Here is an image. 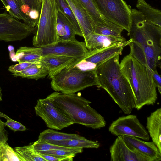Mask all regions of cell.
Wrapping results in <instances>:
<instances>
[{
	"mask_svg": "<svg viewBox=\"0 0 161 161\" xmlns=\"http://www.w3.org/2000/svg\"><path fill=\"white\" fill-rule=\"evenodd\" d=\"M128 35L130 54L152 71L161 67V27L147 20L137 10L131 9L130 25Z\"/></svg>",
	"mask_w": 161,
	"mask_h": 161,
	"instance_id": "1",
	"label": "cell"
},
{
	"mask_svg": "<svg viewBox=\"0 0 161 161\" xmlns=\"http://www.w3.org/2000/svg\"><path fill=\"white\" fill-rule=\"evenodd\" d=\"M119 56L116 55L97 64L96 73L99 86L107 91L125 114H129L135 108L134 97L121 70Z\"/></svg>",
	"mask_w": 161,
	"mask_h": 161,
	"instance_id": "2",
	"label": "cell"
},
{
	"mask_svg": "<svg viewBox=\"0 0 161 161\" xmlns=\"http://www.w3.org/2000/svg\"><path fill=\"white\" fill-rule=\"evenodd\" d=\"M120 65L133 91L135 108L139 110L145 105H154L157 99V86L150 69L130 54L124 57Z\"/></svg>",
	"mask_w": 161,
	"mask_h": 161,
	"instance_id": "3",
	"label": "cell"
},
{
	"mask_svg": "<svg viewBox=\"0 0 161 161\" xmlns=\"http://www.w3.org/2000/svg\"><path fill=\"white\" fill-rule=\"evenodd\" d=\"M47 98L68 116L74 124L93 129H100L106 125L104 117L90 106L91 102L79 95L55 92Z\"/></svg>",
	"mask_w": 161,
	"mask_h": 161,
	"instance_id": "4",
	"label": "cell"
},
{
	"mask_svg": "<svg viewBox=\"0 0 161 161\" xmlns=\"http://www.w3.org/2000/svg\"><path fill=\"white\" fill-rule=\"evenodd\" d=\"M50 78L52 89L66 94L75 93L90 86H99L96 70L85 71L69 64Z\"/></svg>",
	"mask_w": 161,
	"mask_h": 161,
	"instance_id": "5",
	"label": "cell"
},
{
	"mask_svg": "<svg viewBox=\"0 0 161 161\" xmlns=\"http://www.w3.org/2000/svg\"><path fill=\"white\" fill-rule=\"evenodd\" d=\"M58 8L56 0H42L37 29L33 38L35 47L53 44L59 40L56 25Z\"/></svg>",
	"mask_w": 161,
	"mask_h": 161,
	"instance_id": "6",
	"label": "cell"
},
{
	"mask_svg": "<svg viewBox=\"0 0 161 161\" xmlns=\"http://www.w3.org/2000/svg\"><path fill=\"white\" fill-rule=\"evenodd\" d=\"M100 14L109 21L123 27L128 33L131 9L124 0H93Z\"/></svg>",
	"mask_w": 161,
	"mask_h": 161,
	"instance_id": "7",
	"label": "cell"
},
{
	"mask_svg": "<svg viewBox=\"0 0 161 161\" xmlns=\"http://www.w3.org/2000/svg\"><path fill=\"white\" fill-rule=\"evenodd\" d=\"M34 108L36 115L40 117L49 128L60 130L74 124L68 116L47 97L38 99Z\"/></svg>",
	"mask_w": 161,
	"mask_h": 161,
	"instance_id": "8",
	"label": "cell"
},
{
	"mask_svg": "<svg viewBox=\"0 0 161 161\" xmlns=\"http://www.w3.org/2000/svg\"><path fill=\"white\" fill-rule=\"evenodd\" d=\"M35 29L9 14L0 13V40L5 42L21 41L32 33Z\"/></svg>",
	"mask_w": 161,
	"mask_h": 161,
	"instance_id": "9",
	"label": "cell"
},
{
	"mask_svg": "<svg viewBox=\"0 0 161 161\" xmlns=\"http://www.w3.org/2000/svg\"><path fill=\"white\" fill-rule=\"evenodd\" d=\"M108 131L113 135L117 136H132L146 141L150 139L148 131L137 117L133 114L119 117L112 123Z\"/></svg>",
	"mask_w": 161,
	"mask_h": 161,
	"instance_id": "10",
	"label": "cell"
},
{
	"mask_svg": "<svg viewBox=\"0 0 161 161\" xmlns=\"http://www.w3.org/2000/svg\"><path fill=\"white\" fill-rule=\"evenodd\" d=\"M39 47L42 56L54 55L78 58L85 55L89 52L85 42H80L76 39L59 40L53 44Z\"/></svg>",
	"mask_w": 161,
	"mask_h": 161,
	"instance_id": "11",
	"label": "cell"
},
{
	"mask_svg": "<svg viewBox=\"0 0 161 161\" xmlns=\"http://www.w3.org/2000/svg\"><path fill=\"white\" fill-rule=\"evenodd\" d=\"M120 136L130 149L146 158L148 161L161 160V152L153 141L147 142L132 136Z\"/></svg>",
	"mask_w": 161,
	"mask_h": 161,
	"instance_id": "12",
	"label": "cell"
},
{
	"mask_svg": "<svg viewBox=\"0 0 161 161\" xmlns=\"http://www.w3.org/2000/svg\"><path fill=\"white\" fill-rule=\"evenodd\" d=\"M111 161H148L145 157L130 149L120 136L110 146Z\"/></svg>",
	"mask_w": 161,
	"mask_h": 161,
	"instance_id": "13",
	"label": "cell"
},
{
	"mask_svg": "<svg viewBox=\"0 0 161 161\" xmlns=\"http://www.w3.org/2000/svg\"><path fill=\"white\" fill-rule=\"evenodd\" d=\"M130 38L123 42L101 49L89 51L83 56L86 61L97 64L105 61L114 55H121L124 48L132 41Z\"/></svg>",
	"mask_w": 161,
	"mask_h": 161,
	"instance_id": "14",
	"label": "cell"
},
{
	"mask_svg": "<svg viewBox=\"0 0 161 161\" xmlns=\"http://www.w3.org/2000/svg\"><path fill=\"white\" fill-rule=\"evenodd\" d=\"M68 3L80 26L85 39L94 32L92 21L87 11L77 0H65Z\"/></svg>",
	"mask_w": 161,
	"mask_h": 161,
	"instance_id": "15",
	"label": "cell"
},
{
	"mask_svg": "<svg viewBox=\"0 0 161 161\" xmlns=\"http://www.w3.org/2000/svg\"><path fill=\"white\" fill-rule=\"evenodd\" d=\"M84 40L89 51L101 49L126 41L122 36L103 35L94 32L91 34Z\"/></svg>",
	"mask_w": 161,
	"mask_h": 161,
	"instance_id": "16",
	"label": "cell"
},
{
	"mask_svg": "<svg viewBox=\"0 0 161 161\" xmlns=\"http://www.w3.org/2000/svg\"><path fill=\"white\" fill-rule=\"evenodd\" d=\"M146 127L152 141L161 152V108L152 112L147 118Z\"/></svg>",
	"mask_w": 161,
	"mask_h": 161,
	"instance_id": "17",
	"label": "cell"
},
{
	"mask_svg": "<svg viewBox=\"0 0 161 161\" xmlns=\"http://www.w3.org/2000/svg\"><path fill=\"white\" fill-rule=\"evenodd\" d=\"M4 6L6 11L13 17L21 20L23 22L31 27L36 26L26 14L22 0H0Z\"/></svg>",
	"mask_w": 161,
	"mask_h": 161,
	"instance_id": "18",
	"label": "cell"
},
{
	"mask_svg": "<svg viewBox=\"0 0 161 161\" xmlns=\"http://www.w3.org/2000/svg\"><path fill=\"white\" fill-rule=\"evenodd\" d=\"M77 58L62 55H49L42 56L41 60L47 66L49 71L48 76L50 78L55 73L68 65Z\"/></svg>",
	"mask_w": 161,
	"mask_h": 161,
	"instance_id": "19",
	"label": "cell"
},
{
	"mask_svg": "<svg viewBox=\"0 0 161 161\" xmlns=\"http://www.w3.org/2000/svg\"><path fill=\"white\" fill-rule=\"evenodd\" d=\"M15 54L10 53V58L14 62L19 63L25 62H34L40 60L42 57L40 55V47H20Z\"/></svg>",
	"mask_w": 161,
	"mask_h": 161,
	"instance_id": "20",
	"label": "cell"
},
{
	"mask_svg": "<svg viewBox=\"0 0 161 161\" xmlns=\"http://www.w3.org/2000/svg\"><path fill=\"white\" fill-rule=\"evenodd\" d=\"M49 74L48 69L41 60L36 61L31 65L21 72L12 73L14 77L37 80L45 77Z\"/></svg>",
	"mask_w": 161,
	"mask_h": 161,
	"instance_id": "21",
	"label": "cell"
},
{
	"mask_svg": "<svg viewBox=\"0 0 161 161\" xmlns=\"http://www.w3.org/2000/svg\"><path fill=\"white\" fill-rule=\"evenodd\" d=\"M138 10L147 21L161 27V12L147 3L145 0H137Z\"/></svg>",
	"mask_w": 161,
	"mask_h": 161,
	"instance_id": "22",
	"label": "cell"
},
{
	"mask_svg": "<svg viewBox=\"0 0 161 161\" xmlns=\"http://www.w3.org/2000/svg\"><path fill=\"white\" fill-rule=\"evenodd\" d=\"M47 142L57 145L70 147L98 148L100 144L95 141L88 140L84 137L69 139L60 141H50Z\"/></svg>",
	"mask_w": 161,
	"mask_h": 161,
	"instance_id": "23",
	"label": "cell"
},
{
	"mask_svg": "<svg viewBox=\"0 0 161 161\" xmlns=\"http://www.w3.org/2000/svg\"><path fill=\"white\" fill-rule=\"evenodd\" d=\"M58 11L65 17L72 25L76 35L83 37L79 24L70 7L65 0H56Z\"/></svg>",
	"mask_w": 161,
	"mask_h": 161,
	"instance_id": "24",
	"label": "cell"
},
{
	"mask_svg": "<svg viewBox=\"0 0 161 161\" xmlns=\"http://www.w3.org/2000/svg\"><path fill=\"white\" fill-rule=\"evenodd\" d=\"M83 137L76 134L67 133L47 129L40 133L37 140L43 142L60 141L63 140L82 138Z\"/></svg>",
	"mask_w": 161,
	"mask_h": 161,
	"instance_id": "25",
	"label": "cell"
},
{
	"mask_svg": "<svg viewBox=\"0 0 161 161\" xmlns=\"http://www.w3.org/2000/svg\"><path fill=\"white\" fill-rule=\"evenodd\" d=\"M85 8L94 25L109 24L111 22L103 16L98 11L93 0H77Z\"/></svg>",
	"mask_w": 161,
	"mask_h": 161,
	"instance_id": "26",
	"label": "cell"
},
{
	"mask_svg": "<svg viewBox=\"0 0 161 161\" xmlns=\"http://www.w3.org/2000/svg\"><path fill=\"white\" fill-rule=\"evenodd\" d=\"M94 32L105 36L121 37L124 29L121 26L111 22L108 24H101L93 26Z\"/></svg>",
	"mask_w": 161,
	"mask_h": 161,
	"instance_id": "27",
	"label": "cell"
},
{
	"mask_svg": "<svg viewBox=\"0 0 161 161\" xmlns=\"http://www.w3.org/2000/svg\"><path fill=\"white\" fill-rule=\"evenodd\" d=\"M14 149L24 161H46L34 149L33 144L17 147Z\"/></svg>",
	"mask_w": 161,
	"mask_h": 161,
	"instance_id": "28",
	"label": "cell"
},
{
	"mask_svg": "<svg viewBox=\"0 0 161 161\" xmlns=\"http://www.w3.org/2000/svg\"><path fill=\"white\" fill-rule=\"evenodd\" d=\"M24 161L22 157L6 142L0 144V161Z\"/></svg>",
	"mask_w": 161,
	"mask_h": 161,
	"instance_id": "29",
	"label": "cell"
},
{
	"mask_svg": "<svg viewBox=\"0 0 161 161\" xmlns=\"http://www.w3.org/2000/svg\"><path fill=\"white\" fill-rule=\"evenodd\" d=\"M32 144L34 149L37 152L57 149L75 151L79 153L83 151V148L66 147L38 140Z\"/></svg>",
	"mask_w": 161,
	"mask_h": 161,
	"instance_id": "30",
	"label": "cell"
},
{
	"mask_svg": "<svg viewBox=\"0 0 161 161\" xmlns=\"http://www.w3.org/2000/svg\"><path fill=\"white\" fill-rule=\"evenodd\" d=\"M57 19L63 24L66 34L64 40H74L76 39V34L72 25L64 15L58 11Z\"/></svg>",
	"mask_w": 161,
	"mask_h": 161,
	"instance_id": "31",
	"label": "cell"
},
{
	"mask_svg": "<svg viewBox=\"0 0 161 161\" xmlns=\"http://www.w3.org/2000/svg\"><path fill=\"white\" fill-rule=\"evenodd\" d=\"M4 118L6 120L3 122L5 126H7L11 130L14 131H25L27 130L26 127L20 123L12 119L6 115L0 112V118Z\"/></svg>",
	"mask_w": 161,
	"mask_h": 161,
	"instance_id": "32",
	"label": "cell"
},
{
	"mask_svg": "<svg viewBox=\"0 0 161 161\" xmlns=\"http://www.w3.org/2000/svg\"><path fill=\"white\" fill-rule=\"evenodd\" d=\"M37 152L41 153L66 156L73 158L76 154L79 153L76 151L63 149L53 150Z\"/></svg>",
	"mask_w": 161,
	"mask_h": 161,
	"instance_id": "33",
	"label": "cell"
},
{
	"mask_svg": "<svg viewBox=\"0 0 161 161\" xmlns=\"http://www.w3.org/2000/svg\"><path fill=\"white\" fill-rule=\"evenodd\" d=\"M25 8V13L28 16L29 11L35 9L40 12L41 2L39 0H22Z\"/></svg>",
	"mask_w": 161,
	"mask_h": 161,
	"instance_id": "34",
	"label": "cell"
},
{
	"mask_svg": "<svg viewBox=\"0 0 161 161\" xmlns=\"http://www.w3.org/2000/svg\"><path fill=\"white\" fill-rule=\"evenodd\" d=\"M36 61L23 62L12 65L9 67L8 70L12 73L21 72L29 67Z\"/></svg>",
	"mask_w": 161,
	"mask_h": 161,
	"instance_id": "35",
	"label": "cell"
},
{
	"mask_svg": "<svg viewBox=\"0 0 161 161\" xmlns=\"http://www.w3.org/2000/svg\"><path fill=\"white\" fill-rule=\"evenodd\" d=\"M39 153L40 156L46 161H72L73 160V157Z\"/></svg>",
	"mask_w": 161,
	"mask_h": 161,
	"instance_id": "36",
	"label": "cell"
},
{
	"mask_svg": "<svg viewBox=\"0 0 161 161\" xmlns=\"http://www.w3.org/2000/svg\"><path fill=\"white\" fill-rule=\"evenodd\" d=\"M5 126L3 122L0 119V144L6 142L8 140V133Z\"/></svg>",
	"mask_w": 161,
	"mask_h": 161,
	"instance_id": "37",
	"label": "cell"
},
{
	"mask_svg": "<svg viewBox=\"0 0 161 161\" xmlns=\"http://www.w3.org/2000/svg\"><path fill=\"white\" fill-rule=\"evenodd\" d=\"M153 78L156 84L158 92L160 94H161V77L157 71L151 70Z\"/></svg>",
	"mask_w": 161,
	"mask_h": 161,
	"instance_id": "38",
	"label": "cell"
},
{
	"mask_svg": "<svg viewBox=\"0 0 161 161\" xmlns=\"http://www.w3.org/2000/svg\"><path fill=\"white\" fill-rule=\"evenodd\" d=\"M2 89L0 86V102L2 100Z\"/></svg>",
	"mask_w": 161,
	"mask_h": 161,
	"instance_id": "39",
	"label": "cell"
},
{
	"mask_svg": "<svg viewBox=\"0 0 161 161\" xmlns=\"http://www.w3.org/2000/svg\"><path fill=\"white\" fill-rule=\"evenodd\" d=\"M41 2V1L42 0H39Z\"/></svg>",
	"mask_w": 161,
	"mask_h": 161,
	"instance_id": "40",
	"label": "cell"
}]
</instances>
